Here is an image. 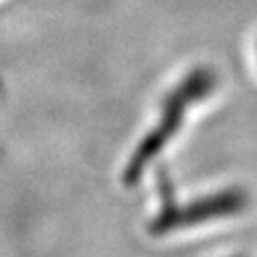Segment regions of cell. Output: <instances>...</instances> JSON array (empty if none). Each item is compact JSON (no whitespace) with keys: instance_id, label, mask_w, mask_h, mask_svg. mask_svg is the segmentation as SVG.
I'll use <instances>...</instances> for the list:
<instances>
[{"instance_id":"obj_1","label":"cell","mask_w":257,"mask_h":257,"mask_svg":"<svg viewBox=\"0 0 257 257\" xmlns=\"http://www.w3.org/2000/svg\"><path fill=\"white\" fill-rule=\"evenodd\" d=\"M209 89H211V83L207 81V77L195 75V77H190L184 85H180L178 91H174L170 95V99L166 101L164 115H162L158 127H156V130H152L148 134V138L140 144V148L136 150L134 160L130 162V166H127V174H130L132 180L168 144V140L172 138V134L178 130L180 123H182V115H184V109L188 107V103L190 101H197L199 97H203Z\"/></svg>"},{"instance_id":"obj_2","label":"cell","mask_w":257,"mask_h":257,"mask_svg":"<svg viewBox=\"0 0 257 257\" xmlns=\"http://www.w3.org/2000/svg\"><path fill=\"white\" fill-rule=\"evenodd\" d=\"M249 203L247 192L241 188H229L215 192L211 197L199 199L182 209H174L168 213H162L156 219L154 231H168L178 227H190V225H201L213 219H223L229 215L241 213Z\"/></svg>"}]
</instances>
